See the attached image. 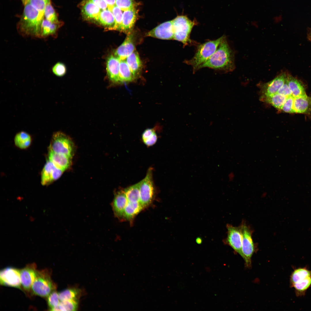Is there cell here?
<instances>
[{
  "mask_svg": "<svg viewBox=\"0 0 311 311\" xmlns=\"http://www.w3.org/2000/svg\"><path fill=\"white\" fill-rule=\"evenodd\" d=\"M294 113L309 114L311 112V97L307 95L294 98Z\"/></svg>",
  "mask_w": 311,
  "mask_h": 311,
  "instance_id": "ffe728a7",
  "label": "cell"
},
{
  "mask_svg": "<svg viewBox=\"0 0 311 311\" xmlns=\"http://www.w3.org/2000/svg\"><path fill=\"white\" fill-rule=\"evenodd\" d=\"M137 16V12L135 8L124 11L123 14L120 31L127 35L131 33Z\"/></svg>",
  "mask_w": 311,
  "mask_h": 311,
  "instance_id": "e0dca14e",
  "label": "cell"
},
{
  "mask_svg": "<svg viewBox=\"0 0 311 311\" xmlns=\"http://www.w3.org/2000/svg\"><path fill=\"white\" fill-rule=\"evenodd\" d=\"M38 11L28 3L17 25L19 33L23 37L40 38L41 26L43 18Z\"/></svg>",
  "mask_w": 311,
  "mask_h": 311,
  "instance_id": "7a4b0ae2",
  "label": "cell"
},
{
  "mask_svg": "<svg viewBox=\"0 0 311 311\" xmlns=\"http://www.w3.org/2000/svg\"><path fill=\"white\" fill-rule=\"evenodd\" d=\"M49 160L57 168L64 171L71 164L72 158L66 155L49 151Z\"/></svg>",
  "mask_w": 311,
  "mask_h": 311,
  "instance_id": "d6986e66",
  "label": "cell"
},
{
  "mask_svg": "<svg viewBox=\"0 0 311 311\" xmlns=\"http://www.w3.org/2000/svg\"><path fill=\"white\" fill-rule=\"evenodd\" d=\"M294 288L297 295L304 294L306 290L311 287V276L298 281L290 285Z\"/></svg>",
  "mask_w": 311,
  "mask_h": 311,
  "instance_id": "836d02e7",
  "label": "cell"
},
{
  "mask_svg": "<svg viewBox=\"0 0 311 311\" xmlns=\"http://www.w3.org/2000/svg\"><path fill=\"white\" fill-rule=\"evenodd\" d=\"M81 5L84 18L87 20H96L100 13V9L90 0H84Z\"/></svg>",
  "mask_w": 311,
  "mask_h": 311,
  "instance_id": "ac0fdd59",
  "label": "cell"
},
{
  "mask_svg": "<svg viewBox=\"0 0 311 311\" xmlns=\"http://www.w3.org/2000/svg\"><path fill=\"white\" fill-rule=\"evenodd\" d=\"M287 81L294 98L307 95L304 86L300 81L288 74Z\"/></svg>",
  "mask_w": 311,
  "mask_h": 311,
  "instance_id": "7402d4cb",
  "label": "cell"
},
{
  "mask_svg": "<svg viewBox=\"0 0 311 311\" xmlns=\"http://www.w3.org/2000/svg\"><path fill=\"white\" fill-rule=\"evenodd\" d=\"M242 236V258L246 267H251V258L255 252L254 244L252 237L251 230L245 223L241 225Z\"/></svg>",
  "mask_w": 311,
  "mask_h": 311,
  "instance_id": "52a82bcc",
  "label": "cell"
},
{
  "mask_svg": "<svg viewBox=\"0 0 311 311\" xmlns=\"http://www.w3.org/2000/svg\"><path fill=\"white\" fill-rule=\"evenodd\" d=\"M45 0L47 3L48 2L50 1V0Z\"/></svg>",
  "mask_w": 311,
  "mask_h": 311,
  "instance_id": "681fc988",
  "label": "cell"
},
{
  "mask_svg": "<svg viewBox=\"0 0 311 311\" xmlns=\"http://www.w3.org/2000/svg\"><path fill=\"white\" fill-rule=\"evenodd\" d=\"M223 36L216 39L209 40L199 44L194 57L189 60H186L184 63L191 65L193 72L199 69L200 66L204 63L217 49Z\"/></svg>",
  "mask_w": 311,
  "mask_h": 311,
  "instance_id": "277c9868",
  "label": "cell"
},
{
  "mask_svg": "<svg viewBox=\"0 0 311 311\" xmlns=\"http://www.w3.org/2000/svg\"><path fill=\"white\" fill-rule=\"evenodd\" d=\"M22 1L23 3L25 5L28 3L29 0H22Z\"/></svg>",
  "mask_w": 311,
  "mask_h": 311,
  "instance_id": "7dc6e473",
  "label": "cell"
},
{
  "mask_svg": "<svg viewBox=\"0 0 311 311\" xmlns=\"http://www.w3.org/2000/svg\"><path fill=\"white\" fill-rule=\"evenodd\" d=\"M288 75L283 72L268 82L260 84L261 96L271 95L277 93L279 90L285 83Z\"/></svg>",
  "mask_w": 311,
  "mask_h": 311,
  "instance_id": "7c38bea8",
  "label": "cell"
},
{
  "mask_svg": "<svg viewBox=\"0 0 311 311\" xmlns=\"http://www.w3.org/2000/svg\"><path fill=\"white\" fill-rule=\"evenodd\" d=\"M0 283L3 286L22 290L20 270L11 267L5 268L0 271Z\"/></svg>",
  "mask_w": 311,
  "mask_h": 311,
  "instance_id": "30bf717a",
  "label": "cell"
},
{
  "mask_svg": "<svg viewBox=\"0 0 311 311\" xmlns=\"http://www.w3.org/2000/svg\"><path fill=\"white\" fill-rule=\"evenodd\" d=\"M109 10L112 12L115 20V24L112 30L120 31L123 14L122 10L115 5L112 7Z\"/></svg>",
  "mask_w": 311,
  "mask_h": 311,
  "instance_id": "d590c367",
  "label": "cell"
},
{
  "mask_svg": "<svg viewBox=\"0 0 311 311\" xmlns=\"http://www.w3.org/2000/svg\"><path fill=\"white\" fill-rule=\"evenodd\" d=\"M133 35L131 33L127 35L123 42L115 50V56L120 60H125L135 50Z\"/></svg>",
  "mask_w": 311,
  "mask_h": 311,
  "instance_id": "9a60e30c",
  "label": "cell"
},
{
  "mask_svg": "<svg viewBox=\"0 0 311 311\" xmlns=\"http://www.w3.org/2000/svg\"><path fill=\"white\" fill-rule=\"evenodd\" d=\"M31 138L30 135L24 131L17 133L14 139L16 145L21 149H24L28 147L31 144Z\"/></svg>",
  "mask_w": 311,
  "mask_h": 311,
  "instance_id": "f546056e",
  "label": "cell"
},
{
  "mask_svg": "<svg viewBox=\"0 0 311 311\" xmlns=\"http://www.w3.org/2000/svg\"><path fill=\"white\" fill-rule=\"evenodd\" d=\"M143 208L140 202H128L124 209L123 217L127 219H132Z\"/></svg>",
  "mask_w": 311,
  "mask_h": 311,
  "instance_id": "83f0119b",
  "label": "cell"
},
{
  "mask_svg": "<svg viewBox=\"0 0 311 311\" xmlns=\"http://www.w3.org/2000/svg\"><path fill=\"white\" fill-rule=\"evenodd\" d=\"M174 31L172 20L160 24L146 34L147 36L163 39H173Z\"/></svg>",
  "mask_w": 311,
  "mask_h": 311,
  "instance_id": "4fadbf2b",
  "label": "cell"
},
{
  "mask_svg": "<svg viewBox=\"0 0 311 311\" xmlns=\"http://www.w3.org/2000/svg\"><path fill=\"white\" fill-rule=\"evenodd\" d=\"M227 236L224 242L231 247L237 253L242 257V236L241 225L234 226L227 224Z\"/></svg>",
  "mask_w": 311,
  "mask_h": 311,
  "instance_id": "9c48e42d",
  "label": "cell"
},
{
  "mask_svg": "<svg viewBox=\"0 0 311 311\" xmlns=\"http://www.w3.org/2000/svg\"><path fill=\"white\" fill-rule=\"evenodd\" d=\"M60 22H52L45 19L42 21L41 26L40 38H46L51 36L56 38L57 36V32L61 25Z\"/></svg>",
  "mask_w": 311,
  "mask_h": 311,
  "instance_id": "44dd1931",
  "label": "cell"
},
{
  "mask_svg": "<svg viewBox=\"0 0 311 311\" xmlns=\"http://www.w3.org/2000/svg\"><path fill=\"white\" fill-rule=\"evenodd\" d=\"M152 170L149 168L145 178L139 182L140 202L144 207L150 204L154 194Z\"/></svg>",
  "mask_w": 311,
  "mask_h": 311,
  "instance_id": "ba28073f",
  "label": "cell"
},
{
  "mask_svg": "<svg viewBox=\"0 0 311 311\" xmlns=\"http://www.w3.org/2000/svg\"><path fill=\"white\" fill-rule=\"evenodd\" d=\"M108 5V9L111 8L115 5V0H104Z\"/></svg>",
  "mask_w": 311,
  "mask_h": 311,
  "instance_id": "f6af8a7d",
  "label": "cell"
},
{
  "mask_svg": "<svg viewBox=\"0 0 311 311\" xmlns=\"http://www.w3.org/2000/svg\"><path fill=\"white\" fill-rule=\"evenodd\" d=\"M94 3L97 5L100 9L104 10L108 6L104 0H90Z\"/></svg>",
  "mask_w": 311,
  "mask_h": 311,
  "instance_id": "ee69618b",
  "label": "cell"
},
{
  "mask_svg": "<svg viewBox=\"0 0 311 311\" xmlns=\"http://www.w3.org/2000/svg\"><path fill=\"white\" fill-rule=\"evenodd\" d=\"M156 128L154 127L145 129L142 135V139L143 143L148 147L153 145L156 142L158 136Z\"/></svg>",
  "mask_w": 311,
  "mask_h": 311,
  "instance_id": "d6a6232c",
  "label": "cell"
},
{
  "mask_svg": "<svg viewBox=\"0 0 311 311\" xmlns=\"http://www.w3.org/2000/svg\"><path fill=\"white\" fill-rule=\"evenodd\" d=\"M207 67L225 72L233 71L235 68L234 53L230 48L225 36L223 38L217 49L199 69Z\"/></svg>",
  "mask_w": 311,
  "mask_h": 311,
  "instance_id": "6da1fadb",
  "label": "cell"
},
{
  "mask_svg": "<svg viewBox=\"0 0 311 311\" xmlns=\"http://www.w3.org/2000/svg\"><path fill=\"white\" fill-rule=\"evenodd\" d=\"M47 298L49 310L50 311L57 306L60 301L59 298L58 293L56 290L52 292Z\"/></svg>",
  "mask_w": 311,
  "mask_h": 311,
  "instance_id": "74e56055",
  "label": "cell"
},
{
  "mask_svg": "<svg viewBox=\"0 0 311 311\" xmlns=\"http://www.w3.org/2000/svg\"><path fill=\"white\" fill-rule=\"evenodd\" d=\"M35 263H30L20 270L22 288L27 293H32V285L35 279L37 270Z\"/></svg>",
  "mask_w": 311,
  "mask_h": 311,
  "instance_id": "8fae6325",
  "label": "cell"
},
{
  "mask_svg": "<svg viewBox=\"0 0 311 311\" xmlns=\"http://www.w3.org/2000/svg\"><path fill=\"white\" fill-rule=\"evenodd\" d=\"M277 93L284 95L287 97L292 96L291 91L288 84L287 79L284 84L279 90Z\"/></svg>",
  "mask_w": 311,
  "mask_h": 311,
  "instance_id": "7bdbcfd3",
  "label": "cell"
},
{
  "mask_svg": "<svg viewBox=\"0 0 311 311\" xmlns=\"http://www.w3.org/2000/svg\"><path fill=\"white\" fill-rule=\"evenodd\" d=\"M311 276V270L306 268L295 269L290 276V285L300 280Z\"/></svg>",
  "mask_w": 311,
  "mask_h": 311,
  "instance_id": "4dcf8cb0",
  "label": "cell"
},
{
  "mask_svg": "<svg viewBox=\"0 0 311 311\" xmlns=\"http://www.w3.org/2000/svg\"><path fill=\"white\" fill-rule=\"evenodd\" d=\"M287 98L285 96L277 93L269 96H261L260 99L263 101L271 105L277 109L281 110Z\"/></svg>",
  "mask_w": 311,
  "mask_h": 311,
  "instance_id": "4316f807",
  "label": "cell"
},
{
  "mask_svg": "<svg viewBox=\"0 0 311 311\" xmlns=\"http://www.w3.org/2000/svg\"><path fill=\"white\" fill-rule=\"evenodd\" d=\"M78 301L75 300L60 301L59 304L51 311H76L78 308Z\"/></svg>",
  "mask_w": 311,
  "mask_h": 311,
  "instance_id": "e575fe53",
  "label": "cell"
},
{
  "mask_svg": "<svg viewBox=\"0 0 311 311\" xmlns=\"http://www.w3.org/2000/svg\"><path fill=\"white\" fill-rule=\"evenodd\" d=\"M126 60L136 79L140 75L142 67V62L137 52L135 50L127 57Z\"/></svg>",
  "mask_w": 311,
  "mask_h": 311,
  "instance_id": "cb8c5ba5",
  "label": "cell"
},
{
  "mask_svg": "<svg viewBox=\"0 0 311 311\" xmlns=\"http://www.w3.org/2000/svg\"><path fill=\"white\" fill-rule=\"evenodd\" d=\"M294 99V97L292 96L287 97L281 110L287 113H294L293 110Z\"/></svg>",
  "mask_w": 311,
  "mask_h": 311,
  "instance_id": "b9f144b4",
  "label": "cell"
},
{
  "mask_svg": "<svg viewBox=\"0 0 311 311\" xmlns=\"http://www.w3.org/2000/svg\"><path fill=\"white\" fill-rule=\"evenodd\" d=\"M74 143L71 139L64 133L58 131L53 134L49 146V151L66 155L72 158Z\"/></svg>",
  "mask_w": 311,
  "mask_h": 311,
  "instance_id": "8992f818",
  "label": "cell"
},
{
  "mask_svg": "<svg viewBox=\"0 0 311 311\" xmlns=\"http://www.w3.org/2000/svg\"><path fill=\"white\" fill-rule=\"evenodd\" d=\"M309 37L311 41V29L310 30V32L309 33Z\"/></svg>",
  "mask_w": 311,
  "mask_h": 311,
  "instance_id": "c3c4849f",
  "label": "cell"
},
{
  "mask_svg": "<svg viewBox=\"0 0 311 311\" xmlns=\"http://www.w3.org/2000/svg\"><path fill=\"white\" fill-rule=\"evenodd\" d=\"M50 270H37L36 277L31 288L32 293L43 297H47L56 290V286L51 278Z\"/></svg>",
  "mask_w": 311,
  "mask_h": 311,
  "instance_id": "5b68a950",
  "label": "cell"
},
{
  "mask_svg": "<svg viewBox=\"0 0 311 311\" xmlns=\"http://www.w3.org/2000/svg\"><path fill=\"white\" fill-rule=\"evenodd\" d=\"M53 73L56 76L62 77L64 75L67 71L65 65L62 62H58L54 65L52 68Z\"/></svg>",
  "mask_w": 311,
  "mask_h": 311,
  "instance_id": "ab89813d",
  "label": "cell"
},
{
  "mask_svg": "<svg viewBox=\"0 0 311 311\" xmlns=\"http://www.w3.org/2000/svg\"><path fill=\"white\" fill-rule=\"evenodd\" d=\"M81 293V290L78 288H69L59 293V298L60 301L68 300L78 301Z\"/></svg>",
  "mask_w": 311,
  "mask_h": 311,
  "instance_id": "f1b7e54d",
  "label": "cell"
},
{
  "mask_svg": "<svg viewBox=\"0 0 311 311\" xmlns=\"http://www.w3.org/2000/svg\"><path fill=\"white\" fill-rule=\"evenodd\" d=\"M64 171L56 167L49 160L47 161L41 172V184L46 185L51 183L60 177Z\"/></svg>",
  "mask_w": 311,
  "mask_h": 311,
  "instance_id": "5bb4252c",
  "label": "cell"
},
{
  "mask_svg": "<svg viewBox=\"0 0 311 311\" xmlns=\"http://www.w3.org/2000/svg\"><path fill=\"white\" fill-rule=\"evenodd\" d=\"M174 31L173 39L181 42L185 47L189 44H196L190 38V35L193 27L197 25L195 20H191L186 16H177L172 20Z\"/></svg>",
  "mask_w": 311,
  "mask_h": 311,
  "instance_id": "3957f363",
  "label": "cell"
},
{
  "mask_svg": "<svg viewBox=\"0 0 311 311\" xmlns=\"http://www.w3.org/2000/svg\"><path fill=\"white\" fill-rule=\"evenodd\" d=\"M115 5L124 11L135 8L136 4L134 0H115Z\"/></svg>",
  "mask_w": 311,
  "mask_h": 311,
  "instance_id": "f35d334b",
  "label": "cell"
},
{
  "mask_svg": "<svg viewBox=\"0 0 311 311\" xmlns=\"http://www.w3.org/2000/svg\"><path fill=\"white\" fill-rule=\"evenodd\" d=\"M128 202L124 190L119 191L116 194L113 202V208L115 214L118 217H123Z\"/></svg>",
  "mask_w": 311,
  "mask_h": 311,
  "instance_id": "603a6c76",
  "label": "cell"
},
{
  "mask_svg": "<svg viewBox=\"0 0 311 311\" xmlns=\"http://www.w3.org/2000/svg\"><path fill=\"white\" fill-rule=\"evenodd\" d=\"M229 179L230 181H232L234 177V175L233 173H230L228 176Z\"/></svg>",
  "mask_w": 311,
  "mask_h": 311,
  "instance_id": "bcb514c9",
  "label": "cell"
},
{
  "mask_svg": "<svg viewBox=\"0 0 311 311\" xmlns=\"http://www.w3.org/2000/svg\"><path fill=\"white\" fill-rule=\"evenodd\" d=\"M140 182L124 190L128 202H140Z\"/></svg>",
  "mask_w": 311,
  "mask_h": 311,
  "instance_id": "1f68e13d",
  "label": "cell"
},
{
  "mask_svg": "<svg viewBox=\"0 0 311 311\" xmlns=\"http://www.w3.org/2000/svg\"><path fill=\"white\" fill-rule=\"evenodd\" d=\"M120 60L113 55L109 56L106 62V71L108 77L113 83H120L119 77Z\"/></svg>",
  "mask_w": 311,
  "mask_h": 311,
  "instance_id": "2e32d148",
  "label": "cell"
},
{
  "mask_svg": "<svg viewBox=\"0 0 311 311\" xmlns=\"http://www.w3.org/2000/svg\"><path fill=\"white\" fill-rule=\"evenodd\" d=\"M96 21L111 30H112L115 23V18L112 12L108 9L103 10L101 11Z\"/></svg>",
  "mask_w": 311,
  "mask_h": 311,
  "instance_id": "d4e9b609",
  "label": "cell"
},
{
  "mask_svg": "<svg viewBox=\"0 0 311 311\" xmlns=\"http://www.w3.org/2000/svg\"><path fill=\"white\" fill-rule=\"evenodd\" d=\"M37 10L40 15L44 17L45 9L47 2L44 0H29L28 2Z\"/></svg>",
  "mask_w": 311,
  "mask_h": 311,
  "instance_id": "60d3db41",
  "label": "cell"
},
{
  "mask_svg": "<svg viewBox=\"0 0 311 311\" xmlns=\"http://www.w3.org/2000/svg\"><path fill=\"white\" fill-rule=\"evenodd\" d=\"M119 77L120 83L131 82L136 79L126 60H120Z\"/></svg>",
  "mask_w": 311,
  "mask_h": 311,
  "instance_id": "484cf974",
  "label": "cell"
},
{
  "mask_svg": "<svg viewBox=\"0 0 311 311\" xmlns=\"http://www.w3.org/2000/svg\"><path fill=\"white\" fill-rule=\"evenodd\" d=\"M44 16L45 19L51 22H59L58 20L56 14L50 1L47 2L46 5Z\"/></svg>",
  "mask_w": 311,
  "mask_h": 311,
  "instance_id": "8d00e7d4",
  "label": "cell"
}]
</instances>
